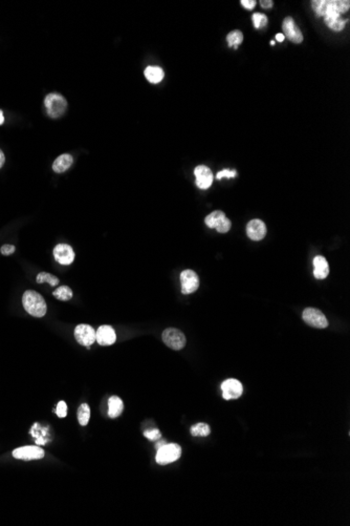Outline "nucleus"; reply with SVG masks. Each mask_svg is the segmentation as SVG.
<instances>
[{
	"label": "nucleus",
	"mask_w": 350,
	"mask_h": 526,
	"mask_svg": "<svg viewBox=\"0 0 350 526\" xmlns=\"http://www.w3.org/2000/svg\"><path fill=\"white\" fill-rule=\"evenodd\" d=\"M227 41L230 47H234L235 49L238 48V45L243 41V34L239 30L232 31L227 36Z\"/></svg>",
	"instance_id": "obj_21"
},
{
	"label": "nucleus",
	"mask_w": 350,
	"mask_h": 526,
	"mask_svg": "<svg viewBox=\"0 0 350 526\" xmlns=\"http://www.w3.org/2000/svg\"><path fill=\"white\" fill-rule=\"evenodd\" d=\"M124 410V404L118 396H112L108 400V416L110 418L119 417Z\"/></svg>",
	"instance_id": "obj_19"
},
{
	"label": "nucleus",
	"mask_w": 350,
	"mask_h": 526,
	"mask_svg": "<svg viewBox=\"0 0 350 526\" xmlns=\"http://www.w3.org/2000/svg\"><path fill=\"white\" fill-rule=\"evenodd\" d=\"M302 317L307 324L311 325V327H314V328L324 329V328L328 327L327 318L325 317L323 312L320 311L319 309L306 308L302 313Z\"/></svg>",
	"instance_id": "obj_7"
},
{
	"label": "nucleus",
	"mask_w": 350,
	"mask_h": 526,
	"mask_svg": "<svg viewBox=\"0 0 350 526\" xmlns=\"http://www.w3.org/2000/svg\"><path fill=\"white\" fill-rule=\"evenodd\" d=\"M73 163V158L71 155L63 154L59 156L53 164V170L57 173H62L66 171Z\"/></svg>",
	"instance_id": "obj_18"
},
{
	"label": "nucleus",
	"mask_w": 350,
	"mask_h": 526,
	"mask_svg": "<svg viewBox=\"0 0 350 526\" xmlns=\"http://www.w3.org/2000/svg\"><path fill=\"white\" fill-rule=\"evenodd\" d=\"M240 4L246 10H253L256 7L257 3L255 2V0H241Z\"/></svg>",
	"instance_id": "obj_31"
},
{
	"label": "nucleus",
	"mask_w": 350,
	"mask_h": 526,
	"mask_svg": "<svg viewBox=\"0 0 350 526\" xmlns=\"http://www.w3.org/2000/svg\"><path fill=\"white\" fill-rule=\"evenodd\" d=\"M54 257L61 265H70L74 260L73 249L67 244H59L54 248Z\"/></svg>",
	"instance_id": "obj_13"
},
{
	"label": "nucleus",
	"mask_w": 350,
	"mask_h": 526,
	"mask_svg": "<svg viewBox=\"0 0 350 526\" xmlns=\"http://www.w3.org/2000/svg\"><path fill=\"white\" fill-rule=\"evenodd\" d=\"M246 234L252 241H261L267 235V226L261 220H252L246 225Z\"/></svg>",
	"instance_id": "obj_15"
},
{
	"label": "nucleus",
	"mask_w": 350,
	"mask_h": 526,
	"mask_svg": "<svg viewBox=\"0 0 350 526\" xmlns=\"http://www.w3.org/2000/svg\"><path fill=\"white\" fill-rule=\"evenodd\" d=\"M222 397L226 400L237 399L242 395L243 387L240 381L237 379H227L221 384Z\"/></svg>",
	"instance_id": "obj_12"
},
{
	"label": "nucleus",
	"mask_w": 350,
	"mask_h": 526,
	"mask_svg": "<svg viewBox=\"0 0 350 526\" xmlns=\"http://www.w3.org/2000/svg\"><path fill=\"white\" fill-rule=\"evenodd\" d=\"M314 275L317 280H324L328 277L329 274V266L328 262L324 256L317 255L314 258Z\"/></svg>",
	"instance_id": "obj_17"
},
{
	"label": "nucleus",
	"mask_w": 350,
	"mask_h": 526,
	"mask_svg": "<svg viewBox=\"0 0 350 526\" xmlns=\"http://www.w3.org/2000/svg\"><path fill=\"white\" fill-rule=\"evenodd\" d=\"M36 282L38 284H43V283H48L51 286L55 287V286H58L59 285V279L57 277H55V275L48 273V272H40L38 275H37L36 278Z\"/></svg>",
	"instance_id": "obj_22"
},
{
	"label": "nucleus",
	"mask_w": 350,
	"mask_h": 526,
	"mask_svg": "<svg viewBox=\"0 0 350 526\" xmlns=\"http://www.w3.org/2000/svg\"><path fill=\"white\" fill-rule=\"evenodd\" d=\"M5 162H6V157H5V154H4V152H3V150H2V149H0V169H2V168H3V166H4V164H5Z\"/></svg>",
	"instance_id": "obj_33"
},
{
	"label": "nucleus",
	"mask_w": 350,
	"mask_h": 526,
	"mask_svg": "<svg viewBox=\"0 0 350 526\" xmlns=\"http://www.w3.org/2000/svg\"><path fill=\"white\" fill-rule=\"evenodd\" d=\"M273 2L272 0H261L260 2V6L264 8V9H271L273 7Z\"/></svg>",
	"instance_id": "obj_32"
},
{
	"label": "nucleus",
	"mask_w": 350,
	"mask_h": 526,
	"mask_svg": "<svg viewBox=\"0 0 350 526\" xmlns=\"http://www.w3.org/2000/svg\"><path fill=\"white\" fill-rule=\"evenodd\" d=\"M312 10L318 17H323L326 26L333 32L344 30L347 19L342 17L347 13L350 3L348 0H314L311 2Z\"/></svg>",
	"instance_id": "obj_1"
},
{
	"label": "nucleus",
	"mask_w": 350,
	"mask_h": 526,
	"mask_svg": "<svg viewBox=\"0 0 350 526\" xmlns=\"http://www.w3.org/2000/svg\"><path fill=\"white\" fill-rule=\"evenodd\" d=\"M144 75H145L146 79L150 83L156 84V83H159L162 79H164L165 73H164V71H162V69H160L158 67H148L145 70Z\"/></svg>",
	"instance_id": "obj_20"
},
{
	"label": "nucleus",
	"mask_w": 350,
	"mask_h": 526,
	"mask_svg": "<svg viewBox=\"0 0 350 526\" xmlns=\"http://www.w3.org/2000/svg\"><path fill=\"white\" fill-rule=\"evenodd\" d=\"M44 106L46 108L47 115L53 119H57L64 115L67 108V101L62 95L53 93L45 97Z\"/></svg>",
	"instance_id": "obj_3"
},
{
	"label": "nucleus",
	"mask_w": 350,
	"mask_h": 526,
	"mask_svg": "<svg viewBox=\"0 0 350 526\" xmlns=\"http://www.w3.org/2000/svg\"><path fill=\"white\" fill-rule=\"evenodd\" d=\"M236 175H237V172H236V170H229V169H223V170H221V171H219V172L217 173V175H216V178H217L218 180H221V179H222V178H224V177H226V178H228V179H231V178H235V177H236Z\"/></svg>",
	"instance_id": "obj_29"
},
{
	"label": "nucleus",
	"mask_w": 350,
	"mask_h": 526,
	"mask_svg": "<svg viewBox=\"0 0 350 526\" xmlns=\"http://www.w3.org/2000/svg\"><path fill=\"white\" fill-rule=\"evenodd\" d=\"M74 337L80 345L91 347L96 342V330L90 324L82 323L74 329Z\"/></svg>",
	"instance_id": "obj_9"
},
{
	"label": "nucleus",
	"mask_w": 350,
	"mask_h": 526,
	"mask_svg": "<svg viewBox=\"0 0 350 526\" xmlns=\"http://www.w3.org/2000/svg\"><path fill=\"white\" fill-rule=\"evenodd\" d=\"M284 38H285V37H284L283 34H280V33H279V34L276 35V40L279 41V42H282V41L284 40Z\"/></svg>",
	"instance_id": "obj_34"
},
{
	"label": "nucleus",
	"mask_w": 350,
	"mask_h": 526,
	"mask_svg": "<svg viewBox=\"0 0 350 526\" xmlns=\"http://www.w3.org/2000/svg\"><path fill=\"white\" fill-rule=\"evenodd\" d=\"M205 223L209 228L216 229L219 233H227L232 227L231 221L220 210L211 212L205 219Z\"/></svg>",
	"instance_id": "obj_5"
},
{
	"label": "nucleus",
	"mask_w": 350,
	"mask_h": 526,
	"mask_svg": "<svg viewBox=\"0 0 350 526\" xmlns=\"http://www.w3.org/2000/svg\"><path fill=\"white\" fill-rule=\"evenodd\" d=\"M194 175L196 178V185L201 189H208L213 183V173L211 169L205 165H199L194 169Z\"/></svg>",
	"instance_id": "obj_14"
},
{
	"label": "nucleus",
	"mask_w": 350,
	"mask_h": 526,
	"mask_svg": "<svg viewBox=\"0 0 350 526\" xmlns=\"http://www.w3.org/2000/svg\"><path fill=\"white\" fill-rule=\"evenodd\" d=\"M90 418H91V409H90L89 405H86V404L81 405V407L78 410L79 423L84 427V425H87V423H89Z\"/></svg>",
	"instance_id": "obj_25"
},
{
	"label": "nucleus",
	"mask_w": 350,
	"mask_h": 526,
	"mask_svg": "<svg viewBox=\"0 0 350 526\" xmlns=\"http://www.w3.org/2000/svg\"><path fill=\"white\" fill-rule=\"evenodd\" d=\"M116 341L117 334L111 325H101L96 331V342L100 346H111Z\"/></svg>",
	"instance_id": "obj_16"
},
{
	"label": "nucleus",
	"mask_w": 350,
	"mask_h": 526,
	"mask_svg": "<svg viewBox=\"0 0 350 526\" xmlns=\"http://www.w3.org/2000/svg\"><path fill=\"white\" fill-rule=\"evenodd\" d=\"M23 308L34 317H43L46 314L47 307L44 298L34 290L24 292L22 297Z\"/></svg>",
	"instance_id": "obj_2"
},
{
	"label": "nucleus",
	"mask_w": 350,
	"mask_h": 526,
	"mask_svg": "<svg viewBox=\"0 0 350 526\" xmlns=\"http://www.w3.org/2000/svg\"><path fill=\"white\" fill-rule=\"evenodd\" d=\"M15 251H16V247L13 246V245H4L2 247V250H0V252H2V254L6 255V256L13 254Z\"/></svg>",
	"instance_id": "obj_30"
},
{
	"label": "nucleus",
	"mask_w": 350,
	"mask_h": 526,
	"mask_svg": "<svg viewBox=\"0 0 350 526\" xmlns=\"http://www.w3.org/2000/svg\"><path fill=\"white\" fill-rule=\"evenodd\" d=\"M182 455V447L179 444L170 443L165 444L157 449L155 460L159 466H166L180 459Z\"/></svg>",
	"instance_id": "obj_4"
},
{
	"label": "nucleus",
	"mask_w": 350,
	"mask_h": 526,
	"mask_svg": "<svg viewBox=\"0 0 350 526\" xmlns=\"http://www.w3.org/2000/svg\"><path fill=\"white\" fill-rule=\"evenodd\" d=\"M53 295L59 300L67 302V300L71 299V297H72V291L67 286H61V287L57 288V289L53 292Z\"/></svg>",
	"instance_id": "obj_23"
},
{
	"label": "nucleus",
	"mask_w": 350,
	"mask_h": 526,
	"mask_svg": "<svg viewBox=\"0 0 350 526\" xmlns=\"http://www.w3.org/2000/svg\"><path fill=\"white\" fill-rule=\"evenodd\" d=\"M252 19H253V22H254V27H255V29H261V28L267 27V24H268V17H267L265 14L255 13V14H253V16H252Z\"/></svg>",
	"instance_id": "obj_26"
},
{
	"label": "nucleus",
	"mask_w": 350,
	"mask_h": 526,
	"mask_svg": "<svg viewBox=\"0 0 350 526\" xmlns=\"http://www.w3.org/2000/svg\"><path fill=\"white\" fill-rule=\"evenodd\" d=\"M282 30L284 32V37H286L290 41L296 44H299L303 41L302 32L298 28L294 18L285 17L282 22Z\"/></svg>",
	"instance_id": "obj_11"
},
{
	"label": "nucleus",
	"mask_w": 350,
	"mask_h": 526,
	"mask_svg": "<svg viewBox=\"0 0 350 526\" xmlns=\"http://www.w3.org/2000/svg\"><path fill=\"white\" fill-rule=\"evenodd\" d=\"M181 284H182V293L183 294H191L197 291L199 287V278L193 270H184L181 273Z\"/></svg>",
	"instance_id": "obj_8"
},
{
	"label": "nucleus",
	"mask_w": 350,
	"mask_h": 526,
	"mask_svg": "<svg viewBox=\"0 0 350 526\" xmlns=\"http://www.w3.org/2000/svg\"><path fill=\"white\" fill-rule=\"evenodd\" d=\"M165 444H167V442L164 441V440H161V441H158V442L155 444V447H156V449H158L159 447H161L162 445H165Z\"/></svg>",
	"instance_id": "obj_35"
},
{
	"label": "nucleus",
	"mask_w": 350,
	"mask_h": 526,
	"mask_svg": "<svg viewBox=\"0 0 350 526\" xmlns=\"http://www.w3.org/2000/svg\"><path fill=\"white\" fill-rule=\"evenodd\" d=\"M161 340L167 347L175 351H179L185 348L187 343L185 334L181 330L175 328L166 329L161 334Z\"/></svg>",
	"instance_id": "obj_6"
},
{
	"label": "nucleus",
	"mask_w": 350,
	"mask_h": 526,
	"mask_svg": "<svg viewBox=\"0 0 350 526\" xmlns=\"http://www.w3.org/2000/svg\"><path fill=\"white\" fill-rule=\"evenodd\" d=\"M5 123V117H4V112L3 110H0V125H3Z\"/></svg>",
	"instance_id": "obj_36"
},
{
	"label": "nucleus",
	"mask_w": 350,
	"mask_h": 526,
	"mask_svg": "<svg viewBox=\"0 0 350 526\" xmlns=\"http://www.w3.org/2000/svg\"><path fill=\"white\" fill-rule=\"evenodd\" d=\"M56 413H57L58 417H60V418H64L67 415V406L64 402H60L57 405Z\"/></svg>",
	"instance_id": "obj_27"
},
{
	"label": "nucleus",
	"mask_w": 350,
	"mask_h": 526,
	"mask_svg": "<svg viewBox=\"0 0 350 526\" xmlns=\"http://www.w3.org/2000/svg\"><path fill=\"white\" fill-rule=\"evenodd\" d=\"M211 432V429L207 423H197L191 428V434L195 437H207Z\"/></svg>",
	"instance_id": "obj_24"
},
{
	"label": "nucleus",
	"mask_w": 350,
	"mask_h": 526,
	"mask_svg": "<svg viewBox=\"0 0 350 526\" xmlns=\"http://www.w3.org/2000/svg\"><path fill=\"white\" fill-rule=\"evenodd\" d=\"M271 44H272V45H275V41H271Z\"/></svg>",
	"instance_id": "obj_37"
},
{
	"label": "nucleus",
	"mask_w": 350,
	"mask_h": 526,
	"mask_svg": "<svg viewBox=\"0 0 350 526\" xmlns=\"http://www.w3.org/2000/svg\"><path fill=\"white\" fill-rule=\"evenodd\" d=\"M13 457L20 460H39L44 457V450L39 446H22L13 450Z\"/></svg>",
	"instance_id": "obj_10"
},
{
	"label": "nucleus",
	"mask_w": 350,
	"mask_h": 526,
	"mask_svg": "<svg viewBox=\"0 0 350 526\" xmlns=\"http://www.w3.org/2000/svg\"><path fill=\"white\" fill-rule=\"evenodd\" d=\"M144 436L146 438H148L149 440H158L159 438L161 437V434L159 432V430L157 429H154V430H148L144 433Z\"/></svg>",
	"instance_id": "obj_28"
}]
</instances>
